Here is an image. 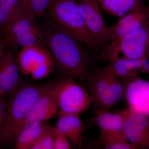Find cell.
<instances>
[{
  "label": "cell",
  "instance_id": "1",
  "mask_svg": "<svg viewBox=\"0 0 149 149\" xmlns=\"http://www.w3.org/2000/svg\"><path fill=\"white\" fill-rule=\"evenodd\" d=\"M43 21L40 27L45 44L65 77H71L86 84L95 68L93 58L88 50L90 49L81 40L50 19Z\"/></svg>",
  "mask_w": 149,
  "mask_h": 149
},
{
  "label": "cell",
  "instance_id": "2",
  "mask_svg": "<svg viewBox=\"0 0 149 149\" xmlns=\"http://www.w3.org/2000/svg\"><path fill=\"white\" fill-rule=\"evenodd\" d=\"M50 83H22L9 96L0 139V148L14 146L19 128L36 101Z\"/></svg>",
  "mask_w": 149,
  "mask_h": 149
},
{
  "label": "cell",
  "instance_id": "3",
  "mask_svg": "<svg viewBox=\"0 0 149 149\" xmlns=\"http://www.w3.org/2000/svg\"><path fill=\"white\" fill-rule=\"evenodd\" d=\"M49 19L81 40L90 50L98 48L88 32L77 0H51L47 9Z\"/></svg>",
  "mask_w": 149,
  "mask_h": 149
},
{
  "label": "cell",
  "instance_id": "4",
  "mask_svg": "<svg viewBox=\"0 0 149 149\" xmlns=\"http://www.w3.org/2000/svg\"><path fill=\"white\" fill-rule=\"evenodd\" d=\"M86 85L95 109H109L125 98V85L104 68H95Z\"/></svg>",
  "mask_w": 149,
  "mask_h": 149
},
{
  "label": "cell",
  "instance_id": "5",
  "mask_svg": "<svg viewBox=\"0 0 149 149\" xmlns=\"http://www.w3.org/2000/svg\"><path fill=\"white\" fill-rule=\"evenodd\" d=\"M149 49V21L141 28L130 32L113 44L100 51L99 60L109 63L119 59L146 58Z\"/></svg>",
  "mask_w": 149,
  "mask_h": 149
},
{
  "label": "cell",
  "instance_id": "6",
  "mask_svg": "<svg viewBox=\"0 0 149 149\" xmlns=\"http://www.w3.org/2000/svg\"><path fill=\"white\" fill-rule=\"evenodd\" d=\"M16 59L19 72L33 80L47 77L56 63L50 51L44 44L21 48L16 53Z\"/></svg>",
  "mask_w": 149,
  "mask_h": 149
},
{
  "label": "cell",
  "instance_id": "7",
  "mask_svg": "<svg viewBox=\"0 0 149 149\" xmlns=\"http://www.w3.org/2000/svg\"><path fill=\"white\" fill-rule=\"evenodd\" d=\"M58 98L59 116L80 115L88 110L93 103L88 87L69 77L59 80Z\"/></svg>",
  "mask_w": 149,
  "mask_h": 149
},
{
  "label": "cell",
  "instance_id": "8",
  "mask_svg": "<svg viewBox=\"0 0 149 149\" xmlns=\"http://www.w3.org/2000/svg\"><path fill=\"white\" fill-rule=\"evenodd\" d=\"M8 46L23 48L37 44H45L42 28L36 18L24 14L5 33L4 39Z\"/></svg>",
  "mask_w": 149,
  "mask_h": 149
},
{
  "label": "cell",
  "instance_id": "9",
  "mask_svg": "<svg viewBox=\"0 0 149 149\" xmlns=\"http://www.w3.org/2000/svg\"><path fill=\"white\" fill-rule=\"evenodd\" d=\"M77 2L88 32L100 51L108 45L109 40L98 0H77Z\"/></svg>",
  "mask_w": 149,
  "mask_h": 149
},
{
  "label": "cell",
  "instance_id": "10",
  "mask_svg": "<svg viewBox=\"0 0 149 149\" xmlns=\"http://www.w3.org/2000/svg\"><path fill=\"white\" fill-rule=\"evenodd\" d=\"M59 81L50 83L36 101L23 124L32 121L47 122L59 114L58 98Z\"/></svg>",
  "mask_w": 149,
  "mask_h": 149
},
{
  "label": "cell",
  "instance_id": "11",
  "mask_svg": "<svg viewBox=\"0 0 149 149\" xmlns=\"http://www.w3.org/2000/svg\"><path fill=\"white\" fill-rule=\"evenodd\" d=\"M122 81L128 109L149 118V81L139 75Z\"/></svg>",
  "mask_w": 149,
  "mask_h": 149
},
{
  "label": "cell",
  "instance_id": "12",
  "mask_svg": "<svg viewBox=\"0 0 149 149\" xmlns=\"http://www.w3.org/2000/svg\"><path fill=\"white\" fill-rule=\"evenodd\" d=\"M123 132L136 149L149 148V118L130 111L123 110Z\"/></svg>",
  "mask_w": 149,
  "mask_h": 149
},
{
  "label": "cell",
  "instance_id": "13",
  "mask_svg": "<svg viewBox=\"0 0 149 149\" xmlns=\"http://www.w3.org/2000/svg\"><path fill=\"white\" fill-rule=\"evenodd\" d=\"M149 21V13L146 7L144 4L139 6L120 17L114 24L107 27L109 44L116 42L123 36L141 28Z\"/></svg>",
  "mask_w": 149,
  "mask_h": 149
},
{
  "label": "cell",
  "instance_id": "14",
  "mask_svg": "<svg viewBox=\"0 0 149 149\" xmlns=\"http://www.w3.org/2000/svg\"><path fill=\"white\" fill-rule=\"evenodd\" d=\"M15 48L8 46L0 57V94L9 96L22 83Z\"/></svg>",
  "mask_w": 149,
  "mask_h": 149
},
{
  "label": "cell",
  "instance_id": "15",
  "mask_svg": "<svg viewBox=\"0 0 149 149\" xmlns=\"http://www.w3.org/2000/svg\"><path fill=\"white\" fill-rule=\"evenodd\" d=\"M124 115L123 110L111 112L109 109L96 110L91 118V124L99 128V139H104L119 136L124 133Z\"/></svg>",
  "mask_w": 149,
  "mask_h": 149
},
{
  "label": "cell",
  "instance_id": "16",
  "mask_svg": "<svg viewBox=\"0 0 149 149\" xmlns=\"http://www.w3.org/2000/svg\"><path fill=\"white\" fill-rule=\"evenodd\" d=\"M56 131L68 138L74 148H82L83 134L87 128L80 115L65 114L59 116L55 126Z\"/></svg>",
  "mask_w": 149,
  "mask_h": 149
},
{
  "label": "cell",
  "instance_id": "17",
  "mask_svg": "<svg viewBox=\"0 0 149 149\" xmlns=\"http://www.w3.org/2000/svg\"><path fill=\"white\" fill-rule=\"evenodd\" d=\"M104 68L115 77L124 80L139 75L140 72L149 74V59H119L109 63Z\"/></svg>",
  "mask_w": 149,
  "mask_h": 149
},
{
  "label": "cell",
  "instance_id": "18",
  "mask_svg": "<svg viewBox=\"0 0 149 149\" xmlns=\"http://www.w3.org/2000/svg\"><path fill=\"white\" fill-rule=\"evenodd\" d=\"M49 125L47 121H32L24 123L17 134L15 149H31Z\"/></svg>",
  "mask_w": 149,
  "mask_h": 149
},
{
  "label": "cell",
  "instance_id": "19",
  "mask_svg": "<svg viewBox=\"0 0 149 149\" xmlns=\"http://www.w3.org/2000/svg\"><path fill=\"white\" fill-rule=\"evenodd\" d=\"M22 14L20 0H0V33L6 32Z\"/></svg>",
  "mask_w": 149,
  "mask_h": 149
},
{
  "label": "cell",
  "instance_id": "20",
  "mask_svg": "<svg viewBox=\"0 0 149 149\" xmlns=\"http://www.w3.org/2000/svg\"><path fill=\"white\" fill-rule=\"evenodd\" d=\"M101 8L115 17L124 16L134 9L144 4L143 0H98Z\"/></svg>",
  "mask_w": 149,
  "mask_h": 149
},
{
  "label": "cell",
  "instance_id": "21",
  "mask_svg": "<svg viewBox=\"0 0 149 149\" xmlns=\"http://www.w3.org/2000/svg\"><path fill=\"white\" fill-rule=\"evenodd\" d=\"M51 0H20L22 12L34 17L42 16L47 10Z\"/></svg>",
  "mask_w": 149,
  "mask_h": 149
},
{
  "label": "cell",
  "instance_id": "22",
  "mask_svg": "<svg viewBox=\"0 0 149 149\" xmlns=\"http://www.w3.org/2000/svg\"><path fill=\"white\" fill-rule=\"evenodd\" d=\"M102 148L105 149H136L125 137L124 133L104 140H98Z\"/></svg>",
  "mask_w": 149,
  "mask_h": 149
},
{
  "label": "cell",
  "instance_id": "23",
  "mask_svg": "<svg viewBox=\"0 0 149 149\" xmlns=\"http://www.w3.org/2000/svg\"><path fill=\"white\" fill-rule=\"evenodd\" d=\"M56 134L55 126L49 124L31 149H54Z\"/></svg>",
  "mask_w": 149,
  "mask_h": 149
},
{
  "label": "cell",
  "instance_id": "24",
  "mask_svg": "<svg viewBox=\"0 0 149 149\" xmlns=\"http://www.w3.org/2000/svg\"><path fill=\"white\" fill-rule=\"evenodd\" d=\"M72 148V144L69 139L61 133L56 132L54 149H70Z\"/></svg>",
  "mask_w": 149,
  "mask_h": 149
},
{
  "label": "cell",
  "instance_id": "25",
  "mask_svg": "<svg viewBox=\"0 0 149 149\" xmlns=\"http://www.w3.org/2000/svg\"><path fill=\"white\" fill-rule=\"evenodd\" d=\"M7 95L0 94V139L3 126L5 116L8 98Z\"/></svg>",
  "mask_w": 149,
  "mask_h": 149
},
{
  "label": "cell",
  "instance_id": "26",
  "mask_svg": "<svg viewBox=\"0 0 149 149\" xmlns=\"http://www.w3.org/2000/svg\"><path fill=\"white\" fill-rule=\"evenodd\" d=\"M6 43L4 40H0V57L7 47Z\"/></svg>",
  "mask_w": 149,
  "mask_h": 149
},
{
  "label": "cell",
  "instance_id": "27",
  "mask_svg": "<svg viewBox=\"0 0 149 149\" xmlns=\"http://www.w3.org/2000/svg\"><path fill=\"white\" fill-rule=\"evenodd\" d=\"M148 5L147 6H146V8L147 9V10H148V12L149 13V0H148Z\"/></svg>",
  "mask_w": 149,
  "mask_h": 149
},
{
  "label": "cell",
  "instance_id": "28",
  "mask_svg": "<svg viewBox=\"0 0 149 149\" xmlns=\"http://www.w3.org/2000/svg\"><path fill=\"white\" fill-rule=\"evenodd\" d=\"M146 58H147L149 59V49L148 51V54H147Z\"/></svg>",
  "mask_w": 149,
  "mask_h": 149
}]
</instances>
